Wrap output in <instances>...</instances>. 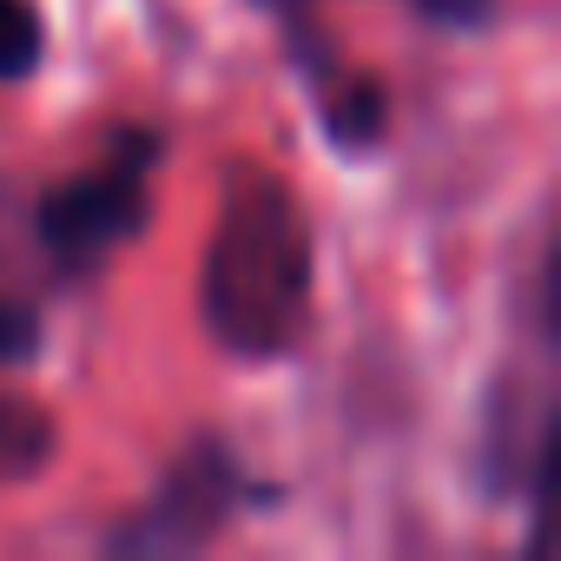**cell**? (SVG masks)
<instances>
[{
	"instance_id": "9c48e42d",
	"label": "cell",
	"mask_w": 561,
	"mask_h": 561,
	"mask_svg": "<svg viewBox=\"0 0 561 561\" xmlns=\"http://www.w3.org/2000/svg\"><path fill=\"white\" fill-rule=\"evenodd\" d=\"M264 8H298V0H264Z\"/></svg>"
},
{
	"instance_id": "7a4b0ae2",
	"label": "cell",
	"mask_w": 561,
	"mask_h": 561,
	"mask_svg": "<svg viewBox=\"0 0 561 561\" xmlns=\"http://www.w3.org/2000/svg\"><path fill=\"white\" fill-rule=\"evenodd\" d=\"M152 133H126L113 159L87 179H67L41 205V244L60 271H93L106 251H119L146 225V165H152Z\"/></svg>"
},
{
	"instance_id": "52a82bcc",
	"label": "cell",
	"mask_w": 561,
	"mask_h": 561,
	"mask_svg": "<svg viewBox=\"0 0 561 561\" xmlns=\"http://www.w3.org/2000/svg\"><path fill=\"white\" fill-rule=\"evenodd\" d=\"M41 351V318L14 298H0V364H27Z\"/></svg>"
},
{
	"instance_id": "277c9868",
	"label": "cell",
	"mask_w": 561,
	"mask_h": 561,
	"mask_svg": "<svg viewBox=\"0 0 561 561\" xmlns=\"http://www.w3.org/2000/svg\"><path fill=\"white\" fill-rule=\"evenodd\" d=\"M47 449H54L47 416H41L34 403H21V397H0V482L34 476V469L47 462Z\"/></svg>"
},
{
	"instance_id": "5b68a950",
	"label": "cell",
	"mask_w": 561,
	"mask_h": 561,
	"mask_svg": "<svg viewBox=\"0 0 561 561\" xmlns=\"http://www.w3.org/2000/svg\"><path fill=\"white\" fill-rule=\"evenodd\" d=\"M324 119L337 146H370L383 133V93L370 80H324Z\"/></svg>"
},
{
	"instance_id": "ba28073f",
	"label": "cell",
	"mask_w": 561,
	"mask_h": 561,
	"mask_svg": "<svg viewBox=\"0 0 561 561\" xmlns=\"http://www.w3.org/2000/svg\"><path fill=\"white\" fill-rule=\"evenodd\" d=\"M416 8L443 27H489L495 21V0H416Z\"/></svg>"
},
{
	"instance_id": "6da1fadb",
	"label": "cell",
	"mask_w": 561,
	"mask_h": 561,
	"mask_svg": "<svg viewBox=\"0 0 561 561\" xmlns=\"http://www.w3.org/2000/svg\"><path fill=\"white\" fill-rule=\"evenodd\" d=\"M311 318V231L271 172H238L205 257V324L231 357H285Z\"/></svg>"
},
{
	"instance_id": "8992f818",
	"label": "cell",
	"mask_w": 561,
	"mask_h": 561,
	"mask_svg": "<svg viewBox=\"0 0 561 561\" xmlns=\"http://www.w3.org/2000/svg\"><path fill=\"white\" fill-rule=\"evenodd\" d=\"M41 67V14L27 0H0V80H21Z\"/></svg>"
},
{
	"instance_id": "3957f363",
	"label": "cell",
	"mask_w": 561,
	"mask_h": 561,
	"mask_svg": "<svg viewBox=\"0 0 561 561\" xmlns=\"http://www.w3.org/2000/svg\"><path fill=\"white\" fill-rule=\"evenodd\" d=\"M231 508H238V469L225 462L218 443H198V449H185V462L172 469V482L152 495V508H139V515L113 535V548L179 554V548H198Z\"/></svg>"
}]
</instances>
